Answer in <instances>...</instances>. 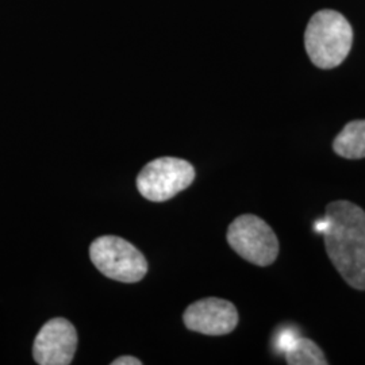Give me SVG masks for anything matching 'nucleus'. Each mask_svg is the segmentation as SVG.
Instances as JSON below:
<instances>
[{"label": "nucleus", "instance_id": "6", "mask_svg": "<svg viewBox=\"0 0 365 365\" xmlns=\"http://www.w3.org/2000/svg\"><path fill=\"white\" fill-rule=\"evenodd\" d=\"M78 348L75 327L64 318H53L39 330L33 345V356L39 365H68Z\"/></svg>", "mask_w": 365, "mask_h": 365}, {"label": "nucleus", "instance_id": "12", "mask_svg": "<svg viewBox=\"0 0 365 365\" xmlns=\"http://www.w3.org/2000/svg\"><path fill=\"white\" fill-rule=\"evenodd\" d=\"M327 218H322V220H319V221H317L315 223H314V230H315L317 233H319V235H324L325 230H327Z\"/></svg>", "mask_w": 365, "mask_h": 365}, {"label": "nucleus", "instance_id": "9", "mask_svg": "<svg viewBox=\"0 0 365 365\" xmlns=\"http://www.w3.org/2000/svg\"><path fill=\"white\" fill-rule=\"evenodd\" d=\"M286 360L289 365H327L325 354L319 346L309 339H299L295 345L286 353Z\"/></svg>", "mask_w": 365, "mask_h": 365}, {"label": "nucleus", "instance_id": "10", "mask_svg": "<svg viewBox=\"0 0 365 365\" xmlns=\"http://www.w3.org/2000/svg\"><path fill=\"white\" fill-rule=\"evenodd\" d=\"M299 333L294 327L280 330L276 337V349L286 354L295 345V342L299 339Z\"/></svg>", "mask_w": 365, "mask_h": 365}, {"label": "nucleus", "instance_id": "4", "mask_svg": "<svg viewBox=\"0 0 365 365\" xmlns=\"http://www.w3.org/2000/svg\"><path fill=\"white\" fill-rule=\"evenodd\" d=\"M195 179L194 167L178 157H160L146 164L137 178L140 194L152 202H165L188 188Z\"/></svg>", "mask_w": 365, "mask_h": 365}, {"label": "nucleus", "instance_id": "2", "mask_svg": "<svg viewBox=\"0 0 365 365\" xmlns=\"http://www.w3.org/2000/svg\"><path fill=\"white\" fill-rule=\"evenodd\" d=\"M353 42L351 24L334 10L314 14L304 33V46L314 66L322 69L339 66L348 57Z\"/></svg>", "mask_w": 365, "mask_h": 365}, {"label": "nucleus", "instance_id": "8", "mask_svg": "<svg viewBox=\"0 0 365 365\" xmlns=\"http://www.w3.org/2000/svg\"><path fill=\"white\" fill-rule=\"evenodd\" d=\"M333 149L339 156L349 160L365 157V120L349 122L333 143Z\"/></svg>", "mask_w": 365, "mask_h": 365}, {"label": "nucleus", "instance_id": "11", "mask_svg": "<svg viewBox=\"0 0 365 365\" xmlns=\"http://www.w3.org/2000/svg\"><path fill=\"white\" fill-rule=\"evenodd\" d=\"M113 365H141L143 363L138 360V359H135V357H133V356H123V357H118L117 360H114Z\"/></svg>", "mask_w": 365, "mask_h": 365}, {"label": "nucleus", "instance_id": "3", "mask_svg": "<svg viewBox=\"0 0 365 365\" xmlns=\"http://www.w3.org/2000/svg\"><path fill=\"white\" fill-rule=\"evenodd\" d=\"M90 257L102 274L122 283H137L148 272L144 255L129 241L115 235L96 238L90 247Z\"/></svg>", "mask_w": 365, "mask_h": 365}, {"label": "nucleus", "instance_id": "7", "mask_svg": "<svg viewBox=\"0 0 365 365\" xmlns=\"http://www.w3.org/2000/svg\"><path fill=\"white\" fill-rule=\"evenodd\" d=\"M182 319L190 330L206 336H225L237 327L238 313L229 300L206 298L188 306Z\"/></svg>", "mask_w": 365, "mask_h": 365}, {"label": "nucleus", "instance_id": "5", "mask_svg": "<svg viewBox=\"0 0 365 365\" xmlns=\"http://www.w3.org/2000/svg\"><path fill=\"white\" fill-rule=\"evenodd\" d=\"M227 242L242 259L259 267L271 265L279 255V240L271 226L250 214L232 222Z\"/></svg>", "mask_w": 365, "mask_h": 365}, {"label": "nucleus", "instance_id": "1", "mask_svg": "<svg viewBox=\"0 0 365 365\" xmlns=\"http://www.w3.org/2000/svg\"><path fill=\"white\" fill-rule=\"evenodd\" d=\"M324 233L329 259L342 279L356 289H365V211L348 200L327 206Z\"/></svg>", "mask_w": 365, "mask_h": 365}]
</instances>
